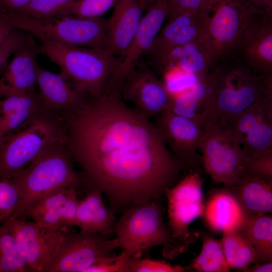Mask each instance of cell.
Listing matches in <instances>:
<instances>
[{
  "label": "cell",
  "mask_w": 272,
  "mask_h": 272,
  "mask_svg": "<svg viewBox=\"0 0 272 272\" xmlns=\"http://www.w3.org/2000/svg\"><path fill=\"white\" fill-rule=\"evenodd\" d=\"M129 258L122 251L111 259L93 265L86 272H130L128 264Z\"/></svg>",
  "instance_id": "ab89813d"
},
{
  "label": "cell",
  "mask_w": 272,
  "mask_h": 272,
  "mask_svg": "<svg viewBox=\"0 0 272 272\" xmlns=\"http://www.w3.org/2000/svg\"><path fill=\"white\" fill-rule=\"evenodd\" d=\"M249 0H201L196 11L197 39L212 66L231 56L261 13Z\"/></svg>",
  "instance_id": "7a4b0ae2"
},
{
  "label": "cell",
  "mask_w": 272,
  "mask_h": 272,
  "mask_svg": "<svg viewBox=\"0 0 272 272\" xmlns=\"http://www.w3.org/2000/svg\"><path fill=\"white\" fill-rule=\"evenodd\" d=\"M45 109L35 91L0 100V138L18 129Z\"/></svg>",
  "instance_id": "4316f807"
},
{
  "label": "cell",
  "mask_w": 272,
  "mask_h": 272,
  "mask_svg": "<svg viewBox=\"0 0 272 272\" xmlns=\"http://www.w3.org/2000/svg\"><path fill=\"white\" fill-rule=\"evenodd\" d=\"M128 264L130 272H183L188 270V267L141 257H130Z\"/></svg>",
  "instance_id": "d590c367"
},
{
  "label": "cell",
  "mask_w": 272,
  "mask_h": 272,
  "mask_svg": "<svg viewBox=\"0 0 272 272\" xmlns=\"http://www.w3.org/2000/svg\"><path fill=\"white\" fill-rule=\"evenodd\" d=\"M243 271L246 272H271L272 271V263L270 262H265L263 263H256L251 267H247Z\"/></svg>",
  "instance_id": "7bdbcfd3"
},
{
  "label": "cell",
  "mask_w": 272,
  "mask_h": 272,
  "mask_svg": "<svg viewBox=\"0 0 272 272\" xmlns=\"http://www.w3.org/2000/svg\"><path fill=\"white\" fill-rule=\"evenodd\" d=\"M154 40L150 49L145 55L149 57L155 53L165 44L173 40L182 32L196 23V12L182 13L166 20Z\"/></svg>",
  "instance_id": "d6a6232c"
},
{
  "label": "cell",
  "mask_w": 272,
  "mask_h": 272,
  "mask_svg": "<svg viewBox=\"0 0 272 272\" xmlns=\"http://www.w3.org/2000/svg\"><path fill=\"white\" fill-rule=\"evenodd\" d=\"M118 247L115 238L107 239L99 234L66 231L43 272H86L93 265L114 257Z\"/></svg>",
  "instance_id": "8fae6325"
},
{
  "label": "cell",
  "mask_w": 272,
  "mask_h": 272,
  "mask_svg": "<svg viewBox=\"0 0 272 272\" xmlns=\"http://www.w3.org/2000/svg\"><path fill=\"white\" fill-rule=\"evenodd\" d=\"M116 0L77 1L74 15L85 18L99 17L108 10Z\"/></svg>",
  "instance_id": "8d00e7d4"
},
{
  "label": "cell",
  "mask_w": 272,
  "mask_h": 272,
  "mask_svg": "<svg viewBox=\"0 0 272 272\" xmlns=\"http://www.w3.org/2000/svg\"><path fill=\"white\" fill-rule=\"evenodd\" d=\"M115 233L119 247L129 258L141 257L157 246H162L163 256L171 259L186 250L165 224L157 201H142L129 206L117 222Z\"/></svg>",
  "instance_id": "5b68a950"
},
{
  "label": "cell",
  "mask_w": 272,
  "mask_h": 272,
  "mask_svg": "<svg viewBox=\"0 0 272 272\" xmlns=\"http://www.w3.org/2000/svg\"><path fill=\"white\" fill-rule=\"evenodd\" d=\"M36 84L44 108L58 113L71 109L85 94L78 91L60 74L50 72L38 65Z\"/></svg>",
  "instance_id": "484cf974"
},
{
  "label": "cell",
  "mask_w": 272,
  "mask_h": 272,
  "mask_svg": "<svg viewBox=\"0 0 272 272\" xmlns=\"http://www.w3.org/2000/svg\"><path fill=\"white\" fill-rule=\"evenodd\" d=\"M19 200V192L13 180L0 179V223L11 217Z\"/></svg>",
  "instance_id": "e575fe53"
},
{
  "label": "cell",
  "mask_w": 272,
  "mask_h": 272,
  "mask_svg": "<svg viewBox=\"0 0 272 272\" xmlns=\"http://www.w3.org/2000/svg\"><path fill=\"white\" fill-rule=\"evenodd\" d=\"M103 192L95 188L79 200L75 226L81 233L107 235L115 233L117 222L114 213L105 204Z\"/></svg>",
  "instance_id": "d4e9b609"
},
{
  "label": "cell",
  "mask_w": 272,
  "mask_h": 272,
  "mask_svg": "<svg viewBox=\"0 0 272 272\" xmlns=\"http://www.w3.org/2000/svg\"><path fill=\"white\" fill-rule=\"evenodd\" d=\"M201 1L168 0L169 12L167 19L182 13L196 12Z\"/></svg>",
  "instance_id": "60d3db41"
},
{
  "label": "cell",
  "mask_w": 272,
  "mask_h": 272,
  "mask_svg": "<svg viewBox=\"0 0 272 272\" xmlns=\"http://www.w3.org/2000/svg\"><path fill=\"white\" fill-rule=\"evenodd\" d=\"M202 183L199 173L191 171L164 192L168 201V226L173 237L185 250L198 238V234L190 231L189 226L203 216Z\"/></svg>",
  "instance_id": "30bf717a"
},
{
  "label": "cell",
  "mask_w": 272,
  "mask_h": 272,
  "mask_svg": "<svg viewBox=\"0 0 272 272\" xmlns=\"http://www.w3.org/2000/svg\"><path fill=\"white\" fill-rule=\"evenodd\" d=\"M64 143L92 188L123 212L157 201L189 170L171 152L150 119L122 99L120 88L84 94L61 113Z\"/></svg>",
  "instance_id": "6da1fadb"
},
{
  "label": "cell",
  "mask_w": 272,
  "mask_h": 272,
  "mask_svg": "<svg viewBox=\"0 0 272 272\" xmlns=\"http://www.w3.org/2000/svg\"><path fill=\"white\" fill-rule=\"evenodd\" d=\"M14 28L0 17V44L7 38Z\"/></svg>",
  "instance_id": "f6af8a7d"
},
{
  "label": "cell",
  "mask_w": 272,
  "mask_h": 272,
  "mask_svg": "<svg viewBox=\"0 0 272 272\" xmlns=\"http://www.w3.org/2000/svg\"><path fill=\"white\" fill-rule=\"evenodd\" d=\"M154 124L173 155L191 171L202 166L197 149L205 127L199 122L165 110L155 117Z\"/></svg>",
  "instance_id": "7c38bea8"
},
{
  "label": "cell",
  "mask_w": 272,
  "mask_h": 272,
  "mask_svg": "<svg viewBox=\"0 0 272 272\" xmlns=\"http://www.w3.org/2000/svg\"><path fill=\"white\" fill-rule=\"evenodd\" d=\"M77 0H31L15 13L36 19L73 15Z\"/></svg>",
  "instance_id": "4dcf8cb0"
},
{
  "label": "cell",
  "mask_w": 272,
  "mask_h": 272,
  "mask_svg": "<svg viewBox=\"0 0 272 272\" xmlns=\"http://www.w3.org/2000/svg\"><path fill=\"white\" fill-rule=\"evenodd\" d=\"M29 35L27 32L14 28L0 44V69L6 65L9 57L15 53Z\"/></svg>",
  "instance_id": "f35d334b"
},
{
  "label": "cell",
  "mask_w": 272,
  "mask_h": 272,
  "mask_svg": "<svg viewBox=\"0 0 272 272\" xmlns=\"http://www.w3.org/2000/svg\"><path fill=\"white\" fill-rule=\"evenodd\" d=\"M140 0H116L108 19L106 51L121 60L130 44L142 18Z\"/></svg>",
  "instance_id": "ffe728a7"
},
{
  "label": "cell",
  "mask_w": 272,
  "mask_h": 272,
  "mask_svg": "<svg viewBox=\"0 0 272 272\" xmlns=\"http://www.w3.org/2000/svg\"><path fill=\"white\" fill-rule=\"evenodd\" d=\"M12 179L19 194L11 216L14 218L23 217L28 208L47 194L62 188L79 187L82 181L64 142L39 156Z\"/></svg>",
  "instance_id": "8992f818"
},
{
  "label": "cell",
  "mask_w": 272,
  "mask_h": 272,
  "mask_svg": "<svg viewBox=\"0 0 272 272\" xmlns=\"http://www.w3.org/2000/svg\"><path fill=\"white\" fill-rule=\"evenodd\" d=\"M168 0H154L144 16L120 62L106 86L121 88L124 79L146 54L166 20Z\"/></svg>",
  "instance_id": "2e32d148"
},
{
  "label": "cell",
  "mask_w": 272,
  "mask_h": 272,
  "mask_svg": "<svg viewBox=\"0 0 272 272\" xmlns=\"http://www.w3.org/2000/svg\"><path fill=\"white\" fill-rule=\"evenodd\" d=\"M162 75L163 79L162 81L170 93L171 98L191 88L204 77L176 70L169 71Z\"/></svg>",
  "instance_id": "836d02e7"
},
{
  "label": "cell",
  "mask_w": 272,
  "mask_h": 272,
  "mask_svg": "<svg viewBox=\"0 0 272 272\" xmlns=\"http://www.w3.org/2000/svg\"><path fill=\"white\" fill-rule=\"evenodd\" d=\"M198 149L206 173L224 187L232 186L246 171L243 149L227 129L218 124L205 127Z\"/></svg>",
  "instance_id": "9c48e42d"
},
{
  "label": "cell",
  "mask_w": 272,
  "mask_h": 272,
  "mask_svg": "<svg viewBox=\"0 0 272 272\" xmlns=\"http://www.w3.org/2000/svg\"><path fill=\"white\" fill-rule=\"evenodd\" d=\"M120 90L122 99L149 119L167 110L171 100L164 84L143 58L125 78Z\"/></svg>",
  "instance_id": "5bb4252c"
},
{
  "label": "cell",
  "mask_w": 272,
  "mask_h": 272,
  "mask_svg": "<svg viewBox=\"0 0 272 272\" xmlns=\"http://www.w3.org/2000/svg\"><path fill=\"white\" fill-rule=\"evenodd\" d=\"M149 62L162 74L177 70L205 77L213 67L208 53L197 38L175 47Z\"/></svg>",
  "instance_id": "603a6c76"
},
{
  "label": "cell",
  "mask_w": 272,
  "mask_h": 272,
  "mask_svg": "<svg viewBox=\"0 0 272 272\" xmlns=\"http://www.w3.org/2000/svg\"><path fill=\"white\" fill-rule=\"evenodd\" d=\"M78 187L62 188L47 194L28 208L23 217L31 218L41 227L59 230L75 226Z\"/></svg>",
  "instance_id": "e0dca14e"
},
{
  "label": "cell",
  "mask_w": 272,
  "mask_h": 272,
  "mask_svg": "<svg viewBox=\"0 0 272 272\" xmlns=\"http://www.w3.org/2000/svg\"><path fill=\"white\" fill-rule=\"evenodd\" d=\"M215 75L213 69L191 88L171 98L166 110L201 123H212Z\"/></svg>",
  "instance_id": "44dd1931"
},
{
  "label": "cell",
  "mask_w": 272,
  "mask_h": 272,
  "mask_svg": "<svg viewBox=\"0 0 272 272\" xmlns=\"http://www.w3.org/2000/svg\"><path fill=\"white\" fill-rule=\"evenodd\" d=\"M14 28L34 36L41 42L52 41L79 47L105 49L108 19L76 15L36 19L15 12H0Z\"/></svg>",
  "instance_id": "ba28073f"
},
{
  "label": "cell",
  "mask_w": 272,
  "mask_h": 272,
  "mask_svg": "<svg viewBox=\"0 0 272 272\" xmlns=\"http://www.w3.org/2000/svg\"><path fill=\"white\" fill-rule=\"evenodd\" d=\"M2 0H0V11H1Z\"/></svg>",
  "instance_id": "bcb514c9"
},
{
  "label": "cell",
  "mask_w": 272,
  "mask_h": 272,
  "mask_svg": "<svg viewBox=\"0 0 272 272\" xmlns=\"http://www.w3.org/2000/svg\"><path fill=\"white\" fill-rule=\"evenodd\" d=\"M249 156L272 150V97L260 100L224 127Z\"/></svg>",
  "instance_id": "9a60e30c"
},
{
  "label": "cell",
  "mask_w": 272,
  "mask_h": 272,
  "mask_svg": "<svg viewBox=\"0 0 272 272\" xmlns=\"http://www.w3.org/2000/svg\"><path fill=\"white\" fill-rule=\"evenodd\" d=\"M213 68L215 81L212 123L224 127L255 103L272 97V75L258 73L236 57Z\"/></svg>",
  "instance_id": "3957f363"
},
{
  "label": "cell",
  "mask_w": 272,
  "mask_h": 272,
  "mask_svg": "<svg viewBox=\"0 0 272 272\" xmlns=\"http://www.w3.org/2000/svg\"><path fill=\"white\" fill-rule=\"evenodd\" d=\"M64 142L60 113L43 109L18 129L0 138V179H12L44 152Z\"/></svg>",
  "instance_id": "277c9868"
},
{
  "label": "cell",
  "mask_w": 272,
  "mask_h": 272,
  "mask_svg": "<svg viewBox=\"0 0 272 272\" xmlns=\"http://www.w3.org/2000/svg\"><path fill=\"white\" fill-rule=\"evenodd\" d=\"M247 215L235 195L224 187L213 191L205 205L202 217L211 229L224 233L239 230Z\"/></svg>",
  "instance_id": "7402d4cb"
},
{
  "label": "cell",
  "mask_w": 272,
  "mask_h": 272,
  "mask_svg": "<svg viewBox=\"0 0 272 272\" xmlns=\"http://www.w3.org/2000/svg\"><path fill=\"white\" fill-rule=\"evenodd\" d=\"M200 252L193 260L188 269L199 272H228L231 269L226 257L221 239L207 234L201 236Z\"/></svg>",
  "instance_id": "f546056e"
},
{
  "label": "cell",
  "mask_w": 272,
  "mask_h": 272,
  "mask_svg": "<svg viewBox=\"0 0 272 272\" xmlns=\"http://www.w3.org/2000/svg\"><path fill=\"white\" fill-rule=\"evenodd\" d=\"M4 223L12 232L19 253L31 271H43L66 231L41 227L20 218L11 217Z\"/></svg>",
  "instance_id": "4fadbf2b"
},
{
  "label": "cell",
  "mask_w": 272,
  "mask_h": 272,
  "mask_svg": "<svg viewBox=\"0 0 272 272\" xmlns=\"http://www.w3.org/2000/svg\"><path fill=\"white\" fill-rule=\"evenodd\" d=\"M42 53L41 46L29 34L16 50L14 56L0 79V100L13 95L35 91L36 84L37 56Z\"/></svg>",
  "instance_id": "d6986e66"
},
{
  "label": "cell",
  "mask_w": 272,
  "mask_h": 272,
  "mask_svg": "<svg viewBox=\"0 0 272 272\" xmlns=\"http://www.w3.org/2000/svg\"><path fill=\"white\" fill-rule=\"evenodd\" d=\"M31 271L22 259L15 239L4 223L0 226V272Z\"/></svg>",
  "instance_id": "1f68e13d"
},
{
  "label": "cell",
  "mask_w": 272,
  "mask_h": 272,
  "mask_svg": "<svg viewBox=\"0 0 272 272\" xmlns=\"http://www.w3.org/2000/svg\"><path fill=\"white\" fill-rule=\"evenodd\" d=\"M42 42V53L59 67L60 74L78 91L93 96L101 94L121 61L104 49Z\"/></svg>",
  "instance_id": "52a82bcc"
},
{
  "label": "cell",
  "mask_w": 272,
  "mask_h": 272,
  "mask_svg": "<svg viewBox=\"0 0 272 272\" xmlns=\"http://www.w3.org/2000/svg\"><path fill=\"white\" fill-rule=\"evenodd\" d=\"M223 249L231 268L244 270L256 261L254 248L239 230L223 233Z\"/></svg>",
  "instance_id": "f1b7e54d"
},
{
  "label": "cell",
  "mask_w": 272,
  "mask_h": 272,
  "mask_svg": "<svg viewBox=\"0 0 272 272\" xmlns=\"http://www.w3.org/2000/svg\"><path fill=\"white\" fill-rule=\"evenodd\" d=\"M255 72L272 75V15L260 14L246 30L233 55Z\"/></svg>",
  "instance_id": "ac0fdd59"
},
{
  "label": "cell",
  "mask_w": 272,
  "mask_h": 272,
  "mask_svg": "<svg viewBox=\"0 0 272 272\" xmlns=\"http://www.w3.org/2000/svg\"><path fill=\"white\" fill-rule=\"evenodd\" d=\"M226 188L235 195L247 214L271 213L272 177L245 171L232 186Z\"/></svg>",
  "instance_id": "cb8c5ba5"
},
{
  "label": "cell",
  "mask_w": 272,
  "mask_h": 272,
  "mask_svg": "<svg viewBox=\"0 0 272 272\" xmlns=\"http://www.w3.org/2000/svg\"><path fill=\"white\" fill-rule=\"evenodd\" d=\"M245 167L249 172L272 177V150L246 156Z\"/></svg>",
  "instance_id": "74e56055"
},
{
  "label": "cell",
  "mask_w": 272,
  "mask_h": 272,
  "mask_svg": "<svg viewBox=\"0 0 272 272\" xmlns=\"http://www.w3.org/2000/svg\"><path fill=\"white\" fill-rule=\"evenodd\" d=\"M239 231L250 242L256 254V263L272 260V217L267 214H247Z\"/></svg>",
  "instance_id": "83f0119b"
},
{
  "label": "cell",
  "mask_w": 272,
  "mask_h": 272,
  "mask_svg": "<svg viewBox=\"0 0 272 272\" xmlns=\"http://www.w3.org/2000/svg\"><path fill=\"white\" fill-rule=\"evenodd\" d=\"M31 0H2L0 12H15Z\"/></svg>",
  "instance_id": "b9f144b4"
},
{
  "label": "cell",
  "mask_w": 272,
  "mask_h": 272,
  "mask_svg": "<svg viewBox=\"0 0 272 272\" xmlns=\"http://www.w3.org/2000/svg\"><path fill=\"white\" fill-rule=\"evenodd\" d=\"M256 7L272 15V0H249Z\"/></svg>",
  "instance_id": "ee69618b"
}]
</instances>
